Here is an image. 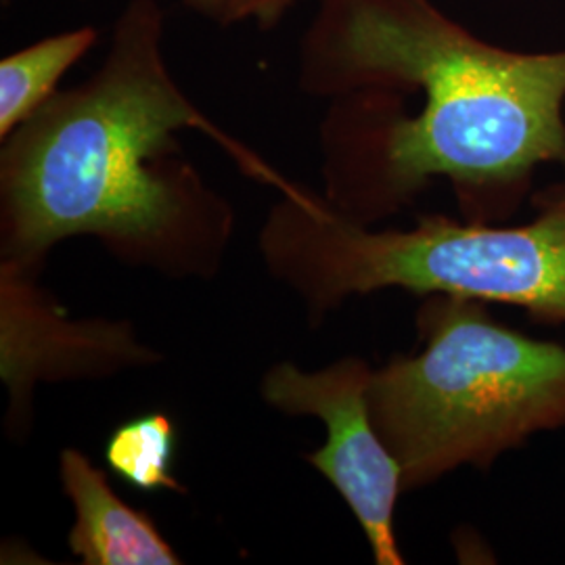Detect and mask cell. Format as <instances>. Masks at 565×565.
Here are the masks:
<instances>
[{"mask_svg": "<svg viewBox=\"0 0 565 565\" xmlns=\"http://www.w3.org/2000/svg\"><path fill=\"white\" fill-rule=\"evenodd\" d=\"M373 373L361 361L306 375L279 364L264 385L270 403L289 413H312L327 425V445L310 463L340 490L363 525L380 565H401L394 534V509L403 490V467L392 455L371 417L369 385Z\"/></svg>", "mask_w": 565, "mask_h": 565, "instance_id": "5", "label": "cell"}, {"mask_svg": "<svg viewBox=\"0 0 565 565\" xmlns=\"http://www.w3.org/2000/svg\"><path fill=\"white\" fill-rule=\"evenodd\" d=\"M425 348L373 373L371 417L404 488L488 467L565 427V345L494 321L484 302L443 296L422 315Z\"/></svg>", "mask_w": 565, "mask_h": 565, "instance_id": "3", "label": "cell"}, {"mask_svg": "<svg viewBox=\"0 0 565 565\" xmlns=\"http://www.w3.org/2000/svg\"><path fill=\"white\" fill-rule=\"evenodd\" d=\"M184 7L202 15L203 20L221 25H233L254 20L258 28L270 30L287 15L291 7L302 0H182Z\"/></svg>", "mask_w": 565, "mask_h": 565, "instance_id": "9", "label": "cell"}, {"mask_svg": "<svg viewBox=\"0 0 565 565\" xmlns=\"http://www.w3.org/2000/svg\"><path fill=\"white\" fill-rule=\"evenodd\" d=\"M174 450V427L163 417H142L121 425L107 445V461L124 480L142 490H179L170 476Z\"/></svg>", "mask_w": 565, "mask_h": 565, "instance_id": "8", "label": "cell"}, {"mask_svg": "<svg viewBox=\"0 0 565 565\" xmlns=\"http://www.w3.org/2000/svg\"><path fill=\"white\" fill-rule=\"evenodd\" d=\"M97 28H78L0 61V135L7 139L55 95L63 74L97 44Z\"/></svg>", "mask_w": 565, "mask_h": 565, "instance_id": "7", "label": "cell"}, {"mask_svg": "<svg viewBox=\"0 0 565 565\" xmlns=\"http://www.w3.org/2000/svg\"><path fill=\"white\" fill-rule=\"evenodd\" d=\"M162 41L160 4L130 0L102 70L21 124L2 158L21 254L78 233L156 235L181 212L179 191L153 160L177 130L212 128L172 81Z\"/></svg>", "mask_w": 565, "mask_h": 565, "instance_id": "2", "label": "cell"}, {"mask_svg": "<svg viewBox=\"0 0 565 565\" xmlns=\"http://www.w3.org/2000/svg\"><path fill=\"white\" fill-rule=\"evenodd\" d=\"M65 492L76 507L72 551L88 565H174L181 559L145 515L124 505L105 476L82 457H61Z\"/></svg>", "mask_w": 565, "mask_h": 565, "instance_id": "6", "label": "cell"}, {"mask_svg": "<svg viewBox=\"0 0 565 565\" xmlns=\"http://www.w3.org/2000/svg\"><path fill=\"white\" fill-rule=\"evenodd\" d=\"M324 277L331 294L403 287L509 303L565 324V189L545 193L536 218L522 226L431 216L413 231L369 233L331 218Z\"/></svg>", "mask_w": 565, "mask_h": 565, "instance_id": "4", "label": "cell"}, {"mask_svg": "<svg viewBox=\"0 0 565 565\" xmlns=\"http://www.w3.org/2000/svg\"><path fill=\"white\" fill-rule=\"evenodd\" d=\"M300 55L317 90L424 93V109L384 132V177L398 195L436 177L513 193L539 166H565V49L490 44L431 0H319Z\"/></svg>", "mask_w": 565, "mask_h": 565, "instance_id": "1", "label": "cell"}]
</instances>
